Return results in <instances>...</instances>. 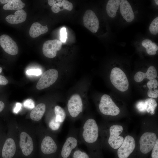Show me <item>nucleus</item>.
<instances>
[{
    "label": "nucleus",
    "instance_id": "obj_16",
    "mask_svg": "<svg viewBox=\"0 0 158 158\" xmlns=\"http://www.w3.org/2000/svg\"><path fill=\"white\" fill-rule=\"evenodd\" d=\"M0 45L4 50L9 54L15 55L18 53L16 43L7 35L3 34L0 37Z\"/></svg>",
    "mask_w": 158,
    "mask_h": 158
},
{
    "label": "nucleus",
    "instance_id": "obj_22",
    "mask_svg": "<svg viewBox=\"0 0 158 158\" xmlns=\"http://www.w3.org/2000/svg\"><path fill=\"white\" fill-rule=\"evenodd\" d=\"M73 5L72 3L67 0H61L56 3L51 7V10L54 13H58L64 10L69 11L72 10Z\"/></svg>",
    "mask_w": 158,
    "mask_h": 158
},
{
    "label": "nucleus",
    "instance_id": "obj_23",
    "mask_svg": "<svg viewBox=\"0 0 158 158\" xmlns=\"http://www.w3.org/2000/svg\"><path fill=\"white\" fill-rule=\"evenodd\" d=\"M120 1V0H109L108 1L106 6V11L110 17L114 18L116 16Z\"/></svg>",
    "mask_w": 158,
    "mask_h": 158
},
{
    "label": "nucleus",
    "instance_id": "obj_10",
    "mask_svg": "<svg viewBox=\"0 0 158 158\" xmlns=\"http://www.w3.org/2000/svg\"><path fill=\"white\" fill-rule=\"evenodd\" d=\"M122 126L118 125H113L109 128V136L108 142L113 148L116 149L121 145L124 141V138L119 136L123 131Z\"/></svg>",
    "mask_w": 158,
    "mask_h": 158
},
{
    "label": "nucleus",
    "instance_id": "obj_12",
    "mask_svg": "<svg viewBox=\"0 0 158 158\" xmlns=\"http://www.w3.org/2000/svg\"><path fill=\"white\" fill-rule=\"evenodd\" d=\"M157 140V135L155 133L149 132L144 133L139 140L141 152L144 154L150 152L152 150Z\"/></svg>",
    "mask_w": 158,
    "mask_h": 158
},
{
    "label": "nucleus",
    "instance_id": "obj_27",
    "mask_svg": "<svg viewBox=\"0 0 158 158\" xmlns=\"http://www.w3.org/2000/svg\"><path fill=\"white\" fill-rule=\"evenodd\" d=\"M71 157L72 158H90L89 155L86 152L78 147L73 151Z\"/></svg>",
    "mask_w": 158,
    "mask_h": 158
},
{
    "label": "nucleus",
    "instance_id": "obj_32",
    "mask_svg": "<svg viewBox=\"0 0 158 158\" xmlns=\"http://www.w3.org/2000/svg\"><path fill=\"white\" fill-rule=\"evenodd\" d=\"M152 158H158V140L157 139L156 143L152 148L151 154Z\"/></svg>",
    "mask_w": 158,
    "mask_h": 158
},
{
    "label": "nucleus",
    "instance_id": "obj_28",
    "mask_svg": "<svg viewBox=\"0 0 158 158\" xmlns=\"http://www.w3.org/2000/svg\"><path fill=\"white\" fill-rule=\"evenodd\" d=\"M150 33L156 35L158 33V17H157L152 21L149 27Z\"/></svg>",
    "mask_w": 158,
    "mask_h": 158
},
{
    "label": "nucleus",
    "instance_id": "obj_25",
    "mask_svg": "<svg viewBox=\"0 0 158 158\" xmlns=\"http://www.w3.org/2000/svg\"><path fill=\"white\" fill-rule=\"evenodd\" d=\"M25 4L20 0H12L4 5L3 8L5 10H19L24 7Z\"/></svg>",
    "mask_w": 158,
    "mask_h": 158
},
{
    "label": "nucleus",
    "instance_id": "obj_4",
    "mask_svg": "<svg viewBox=\"0 0 158 158\" xmlns=\"http://www.w3.org/2000/svg\"><path fill=\"white\" fill-rule=\"evenodd\" d=\"M8 130L5 133L1 148L2 158H12L18 147L17 123L14 121H9Z\"/></svg>",
    "mask_w": 158,
    "mask_h": 158
},
{
    "label": "nucleus",
    "instance_id": "obj_39",
    "mask_svg": "<svg viewBox=\"0 0 158 158\" xmlns=\"http://www.w3.org/2000/svg\"><path fill=\"white\" fill-rule=\"evenodd\" d=\"M61 0H49L48 1V3L49 5L50 6H53L54 4L56 3V1L59 2Z\"/></svg>",
    "mask_w": 158,
    "mask_h": 158
},
{
    "label": "nucleus",
    "instance_id": "obj_3",
    "mask_svg": "<svg viewBox=\"0 0 158 158\" xmlns=\"http://www.w3.org/2000/svg\"><path fill=\"white\" fill-rule=\"evenodd\" d=\"M37 132L38 145L43 154L50 155L60 151L62 145L58 142L57 135L41 126L37 128Z\"/></svg>",
    "mask_w": 158,
    "mask_h": 158
},
{
    "label": "nucleus",
    "instance_id": "obj_11",
    "mask_svg": "<svg viewBox=\"0 0 158 158\" xmlns=\"http://www.w3.org/2000/svg\"><path fill=\"white\" fill-rule=\"evenodd\" d=\"M58 75V72L55 69H51L47 71L38 81L36 85L37 88L40 90L49 87L56 82Z\"/></svg>",
    "mask_w": 158,
    "mask_h": 158
},
{
    "label": "nucleus",
    "instance_id": "obj_14",
    "mask_svg": "<svg viewBox=\"0 0 158 158\" xmlns=\"http://www.w3.org/2000/svg\"><path fill=\"white\" fill-rule=\"evenodd\" d=\"M62 45L61 41L57 39L47 41L43 45V54L47 57L53 58L56 56L57 51L61 50Z\"/></svg>",
    "mask_w": 158,
    "mask_h": 158
},
{
    "label": "nucleus",
    "instance_id": "obj_13",
    "mask_svg": "<svg viewBox=\"0 0 158 158\" xmlns=\"http://www.w3.org/2000/svg\"><path fill=\"white\" fill-rule=\"evenodd\" d=\"M135 146V141L133 138L129 135L126 136L118 150V158H128L134 150Z\"/></svg>",
    "mask_w": 158,
    "mask_h": 158
},
{
    "label": "nucleus",
    "instance_id": "obj_7",
    "mask_svg": "<svg viewBox=\"0 0 158 158\" xmlns=\"http://www.w3.org/2000/svg\"><path fill=\"white\" fill-rule=\"evenodd\" d=\"M67 108L71 121L74 122L79 119L84 109L83 102L80 96L75 94L68 100Z\"/></svg>",
    "mask_w": 158,
    "mask_h": 158
},
{
    "label": "nucleus",
    "instance_id": "obj_38",
    "mask_svg": "<svg viewBox=\"0 0 158 158\" xmlns=\"http://www.w3.org/2000/svg\"><path fill=\"white\" fill-rule=\"evenodd\" d=\"M21 104L20 103L17 102L16 104V107L14 109V112L17 113L20 109L21 107Z\"/></svg>",
    "mask_w": 158,
    "mask_h": 158
},
{
    "label": "nucleus",
    "instance_id": "obj_18",
    "mask_svg": "<svg viewBox=\"0 0 158 158\" xmlns=\"http://www.w3.org/2000/svg\"><path fill=\"white\" fill-rule=\"evenodd\" d=\"M46 106L43 103H39L33 109L30 114V118L32 121H40L46 110Z\"/></svg>",
    "mask_w": 158,
    "mask_h": 158
},
{
    "label": "nucleus",
    "instance_id": "obj_42",
    "mask_svg": "<svg viewBox=\"0 0 158 158\" xmlns=\"http://www.w3.org/2000/svg\"><path fill=\"white\" fill-rule=\"evenodd\" d=\"M11 0H0V2L2 4H7L10 2Z\"/></svg>",
    "mask_w": 158,
    "mask_h": 158
},
{
    "label": "nucleus",
    "instance_id": "obj_15",
    "mask_svg": "<svg viewBox=\"0 0 158 158\" xmlns=\"http://www.w3.org/2000/svg\"><path fill=\"white\" fill-rule=\"evenodd\" d=\"M84 26L90 31L95 33L99 27V21L95 13L92 10H87L83 17Z\"/></svg>",
    "mask_w": 158,
    "mask_h": 158
},
{
    "label": "nucleus",
    "instance_id": "obj_5",
    "mask_svg": "<svg viewBox=\"0 0 158 158\" xmlns=\"http://www.w3.org/2000/svg\"><path fill=\"white\" fill-rule=\"evenodd\" d=\"M79 129L71 126L59 151V158H71L74 150L79 144L78 133Z\"/></svg>",
    "mask_w": 158,
    "mask_h": 158
},
{
    "label": "nucleus",
    "instance_id": "obj_30",
    "mask_svg": "<svg viewBox=\"0 0 158 158\" xmlns=\"http://www.w3.org/2000/svg\"><path fill=\"white\" fill-rule=\"evenodd\" d=\"M136 107L140 112H144L146 111V106L144 101L141 100L138 102Z\"/></svg>",
    "mask_w": 158,
    "mask_h": 158
},
{
    "label": "nucleus",
    "instance_id": "obj_9",
    "mask_svg": "<svg viewBox=\"0 0 158 158\" xmlns=\"http://www.w3.org/2000/svg\"><path fill=\"white\" fill-rule=\"evenodd\" d=\"M100 112L105 115L116 116L120 112L119 108L108 95L104 94L101 97L98 105Z\"/></svg>",
    "mask_w": 158,
    "mask_h": 158
},
{
    "label": "nucleus",
    "instance_id": "obj_26",
    "mask_svg": "<svg viewBox=\"0 0 158 158\" xmlns=\"http://www.w3.org/2000/svg\"><path fill=\"white\" fill-rule=\"evenodd\" d=\"M146 106V111L151 115L155 113V110L157 106L156 101L152 98H148L144 101Z\"/></svg>",
    "mask_w": 158,
    "mask_h": 158
},
{
    "label": "nucleus",
    "instance_id": "obj_17",
    "mask_svg": "<svg viewBox=\"0 0 158 158\" xmlns=\"http://www.w3.org/2000/svg\"><path fill=\"white\" fill-rule=\"evenodd\" d=\"M119 6L120 13L123 18L128 22L132 21L134 18V14L128 1L121 0Z\"/></svg>",
    "mask_w": 158,
    "mask_h": 158
},
{
    "label": "nucleus",
    "instance_id": "obj_35",
    "mask_svg": "<svg viewBox=\"0 0 158 158\" xmlns=\"http://www.w3.org/2000/svg\"><path fill=\"white\" fill-rule=\"evenodd\" d=\"M8 83V80L5 76L0 75V85H6Z\"/></svg>",
    "mask_w": 158,
    "mask_h": 158
},
{
    "label": "nucleus",
    "instance_id": "obj_21",
    "mask_svg": "<svg viewBox=\"0 0 158 158\" xmlns=\"http://www.w3.org/2000/svg\"><path fill=\"white\" fill-rule=\"evenodd\" d=\"M48 31V28L47 25L42 26L38 22H35L32 25L29 33L32 37L35 38L47 32Z\"/></svg>",
    "mask_w": 158,
    "mask_h": 158
},
{
    "label": "nucleus",
    "instance_id": "obj_37",
    "mask_svg": "<svg viewBox=\"0 0 158 158\" xmlns=\"http://www.w3.org/2000/svg\"><path fill=\"white\" fill-rule=\"evenodd\" d=\"M6 107V104L5 102L0 100V114L3 112L5 110Z\"/></svg>",
    "mask_w": 158,
    "mask_h": 158
},
{
    "label": "nucleus",
    "instance_id": "obj_1",
    "mask_svg": "<svg viewBox=\"0 0 158 158\" xmlns=\"http://www.w3.org/2000/svg\"><path fill=\"white\" fill-rule=\"evenodd\" d=\"M17 128L18 147L23 154L28 156L31 154L35 146L38 145L37 129L25 123H17Z\"/></svg>",
    "mask_w": 158,
    "mask_h": 158
},
{
    "label": "nucleus",
    "instance_id": "obj_20",
    "mask_svg": "<svg viewBox=\"0 0 158 158\" xmlns=\"http://www.w3.org/2000/svg\"><path fill=\"white\" fill-rule=\"evenodd\" d=\"M27 18V13L23 10L21 9L16 11L14 15H10L6 18V20L9 23L16 24L23 22Z\"/></svg>",
    "mask_w": 158,
    "mask_h": 158
},
{
    "label": "nucleus",
    "instance_id": "obj_19",
    "mask_svg": "<svg viewBox=\"0 0 158 158\" xmlns=\"http://www.w3.org/2000/svg\"><path fill=\"white\" fill-rule=\"evenodd\" d=\"M157 75V73L155 68L153 66H151L146 73L142 71L137 72L134 76V79L136 82H139L145 78L150 80L154 79L156 78Z\"/></svg>",
    "mask_w": 158,
    "mask_h": 158
},
{
    "label": "nucleus",
    "instance_id": "obj_6",
    "mask_svg": "<svg viewBox=\"0 0 158 158\" xmlns=\"http://www.w3.org/2000/svg\"><path fill=\"white\" fill-rule=\"evenodd\" d=\"M54 112L53 115L46 116L45 121L47 128L50 132L57 135L61 130L66 114L65 110L59 105L55 106Z\"/></svg>",
    "mask_w": 158,
    "mask_h": 158
},
{
    "label": "nucleus",
    "instance_id": "obj_40",
    "mask_svg": "<svg viewBox=\"0 0 158 158\" xmlns=\"http://www.w3.org/2000/svg\"><path fill=\"white\" fill-rule=\"evenodd\" d=\"M5 134L4 133L2 135H0V151L1 150V147L3 141Z\"/></svg>",
    "mask_w": 158,
    "mask_h": 158
},
{
    "label": "nucleus",
    "instance_id": "obj_44",
    "mask_svg": "<svg viewBox=\"0 0 158 158\" xmlns=\"http://www.w3.org/2000/svg\"><path fill=\"white\" fill-rule=\"evenodd\" d=\"M2 70H3L2 68L1 67H0V73L2 72Z\"/></svg>",
    "mask_w": 158,
    "mask_h": 158
},
{
    "label": "nucleus",
    "instance_id": "obj_41",
    "mask_svg": "<svg viewBox=\"0 0 158 158\" xmlns=\"http://www.w3.org/2000/svg\"><path fill=\"white\" fill-rule=\"evenodd\" d=\"M4 133L3 127L1 126V124H0V135Z\"/></svg>",
    "mask_w": 158,
    "mask_h": 158
},
{
    "label": "nucleus",
    "instance_id": "obj_2",
    "mask_svg": "<svg viewBox=\"0 0 158 158\" xmlns=\"http://www.w3.org/2000/svg\"><path fill=\"white\" fill-rule=\"evenodd\" d=\"M99 135V128L95 120L89 117L83 118L79 130V144H84L91 152L98 140Z\"/></svg>",
    "mask_w": 158,
    "mask_h": 158
},
{
    "label": "nucleus",
    "instance_id": "obj_45",
    "mask_svg": "<svg viewBox=\"0 0 158 158\" xmlns=\"http://www.w3.org/2000/svg\"><path fill=\"white\" fill-rule=\"evenodd\" d=\"M146 86L145 85H144L143 86V87H146Z\"/></svg>",
    "mask_w": 158,
    "mask_h": 158
},
{
    "label": "nucleus",
    "instance_id": "obj_33",
    "mask_svg": "<svg viewBox=\"0 0 158 158\" xmlns=\"http://www.w3.org/2000/svg\"><path fill=\"white\" fill-rule=\"evenodd\" d=\"M67 38V32L66 28L64 27L62 28L60 30V40L61 42H65Z\"/></svg>",
    "mask_w": 158,
    "mask_h": 158
},
{
    "label": "nucleus",
    "instance_id": "obj_24",
    "mask_svg": "<svg viewBox=\"0 0 158 158\" xmlns=\"http://www.w3.org/2000/svg\"><path fill=\"white\" fill-rule=\"evenodd\" d=\"M158 86L157 81L155 79L149 80L147 83L149 89L147 92L148 96L151 98H157L158 97V90L155 89Z\"/></svg>",
    "mask_w": 158,
    "mask_h": 158
},
{
    "label": "nucleus",
    "instance_id": "obj_31",
    "mask_svg": "<svg viewBox=\"0 0 158 158\" xmlns=\"http://www.w3.org/2000/svg\"><path fill=\"white\" fill-rule=\"evenodd\" d=\"M41 70L39 69H32L28 70L26 71L28 75L39 76L42 73Z\"/></svg>",
    "mask_w": 158,
    "mask_h": 158
},
{
    "label": "nucleus",
    "instance_id": "obj_29",
    "mask_svg": "<svg viewBox=\"0 0 158 158\" xmlns=\"http://www.w3.org/2000/svg\"><path fill=\"white\" fill-rule=\"evenodd\" d=\"M147 53L150 55H154L158 49V46L154 42H152L151 44L146 48Z\"/></svg>",
    "mask_w": 158,
    "mask_h": 158
},
{
    "label": "nucleus",
    "instance_id": "obj_36",
    "mask_svg": "<svg viewBox=\"0 0 158 158\" xmlns=\"http://www.w3.org/2000/svg\"><path fill=\"white\" fill-rule=\"evenodd\" d=\"M152 41L149 39L144 40L142 42V45L145 48H147L152 42Z\"/></svg>",
    "mask_w": 158,
    "mask_h": 158
},
{
    "label": "nucleus",
    "instance_id": "obj_43",
    "mask_svg": "<svg viewBox=\"0 0 158 158\" xmlns=\"http://www.w3.org/2000/svg\"><path fill=\"white\" fill-rule=\"evenodd\" d=\"M155 3L157 5H158V0H154Z\"/></svg>",
    "mask_w": 158,
    "mask_h": 158
},
{
    "label": "nucleus",
    "instance_id": "obj_34",
    "mask_svg": "<svg viewBox=\"0 0 158 158\" xmlns=\"http://www.w3.org/2000/svg\"><path fill=\"white\" fill-rule=\"evenodd\" d=\"M24 105L25 107L30 109H33L35 107L34 102L30 99L25 100L24 103Z\"/></svg>",
    "mask_w": 158,
    "mask_h": 158
},
{
    "label": "nucleus",
    "instance_id": "obj_8",
    "mask_svg": "<svg viewBox=\"0 0 158 158\" xmlns=\"http://www.w3.org/2000/svg\"><path fill=\"white\" fill-rule=\"evenodd\" d=\"M110 79L113 85L121 92L127 90L129 87V82L124 73L120 68L115 67L111 71Z\"/></svg>",
    "mask_w": 158,
    "mask_h": 158
}]
</instances>
